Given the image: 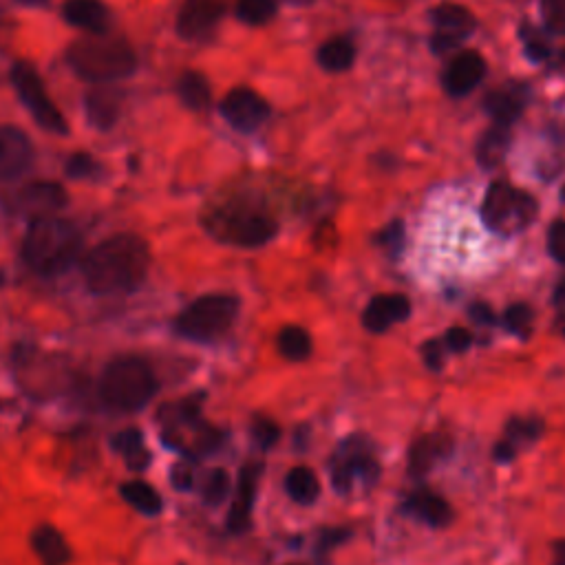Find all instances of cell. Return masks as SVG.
<instances>
[{"label":"cell","instance_id":"50","mask_svg":"<svg viewBox=\"0 0 565 565\" xmlns=\"http://www.w3.org/2000/svg\"><path fill=\"white\" fill-rule=\"evenodd\" d=\"M292 565H298V563H292Z\"/></svg>","mask_w":565,"mask_h":565},{"label":"cell","instance_id":"46","mask_svg":"<svg viewBox=\"0 0 565 565\" xmlns=\"http://www.w3.org/2000/svg\"><path fill=\"white\" fill-rule=\"evenodd\" d=\"M554 550H557V565H565V541H559Z\"/></svg>","mask_w":565,"mask_h":565},{"label":"cell","instance_id":"43","mask_svg":"<svg viewBox=\"0 0 565 565\" xmlns=\"http://www.w3.org/2000/svg\"><path fill=\"white\" fill-rule=\"evenodd\" d=\"M402 237H404V232H402V223H393L391 228H387L385 232H382V245H387L389 252L391 254H398L400 252V245H402Z\"/></svg>","mask_w":565,"mask_h":565},{"label":"cell","instance_id":"48","mask_svg":"<svg viewBox=\"0 0 565 565\" xmlns=\"http://www.w3.org/2000/svg\"><path fill=\"white\" fill-rule=\"evenodd\" d=\"M18 3L29 5V7H36V5H45V3H47V0H18Z\"/></svg>","mask_w":565,"mask_h":565},{"label":"cell","instance_id":"8","mask_svg":"<svg viewBox=\"0 0 565 565\" xmlns=\"http://www.w3.org/2000/svg\"><path fill=\"white\" fill-rule=\"evenodd\" d=\"M212 232L223 241L241 245V248H257L274 237L276 221L261 208L234 204L217 212L215 221H212Z\"/></svg>","mask_w":565,"mask_h":565},{"label":"cell","instance_id":"5","mask_svg":"<svg viewBox=\"0 0 565 565\" xmlns=\"http://www.w3.org/2000/svg\"><path fill=\"white\" fill-rule=\"evenodd\" d=\"M239 314V301L230 294H208L190 303L177 316L175 329L188 340L212 343L230 332L234 318Z\"/></svg>","mask_w":565,"mask_h":565},{"label":"cell","instance_id":"3","mask_svg":"<svg viewBox=\"0 0 565 565\" xmlns=\"http://www.w3.org/2000/svg\"><path fill=\"white\" fill-rule=\"evenodd\" d=\"M67 62L80 78L89 82L124 80L137 69V56L129 42L102 34L73 42L67 51Z\"/></svg>","mask_w":565,"mask_h":565},{"label":"cell","instance_id":"25","mask_svg":"<svg viewBox=\"0 0 565 565\" xmlns=\"http://www.w3.org/2000/svg\"><path fill=\"white\" fill-rule=\"evenodd\" d=\"M451 442L446 440L444 435H426L422 440H418L413 444L411 449V460H409V468L411 475L422 477L433 468V464L440 460V457L449 451Z\"/></svg>","mask_w":565,"mask_h":565},{"label":"cell","instance_id":"30","mask_svg":"<svg viewBox=\"0 0 565 565\" xmlns=\"http://www.w3.org/2000/svg\"><path fill=\"white\" fill-rule=\"evenodd\" d=\"M120 495L129 501L137 513L155 517L162 513V497L146 482H126L120 486Z\"/></svg>","mask_w":565,"mask_h":565},{"label":"cell","instance_id":"6","mask_svg":"<svg viewBox=\"0 0 565 565\" xmlns=\"http://www.w3.org/2000/svg\"><path fill=\"white\" fill-rule=\"evenodd\" d=\"M164 429V440L175 449L190 455H206L217 449L221 440L219 431L212 429L199 415L197 400L168 404L159 415Z\"/></svg>","mask_w":565,"mask_h":565},{"label":"cell","instance_id":"17","mask_svg":"<svg viewBox=\"0 0 565 565\" xmlns=\"http://www.w3.org/2000/svg\"><path fill=\"white\" fill-rule=\"evenodd\" d=\"M261 471H263V466L259 462H248L241 468L239 488H237V495H234L230 515H228V528L232 532H243L250 528L252 506H254V497H257Z\"/></svg>","mask_w":565,"mask_h":565},{"label":"cell","instance_id":"7","mask_svg":"<svg viewBox=\"0 0 565 565\" xmlns=\"http://www.w3.org/2000/svg\"><path fill=\"white\" fill-rule=\"evenodd\" d=\"M482 217L486 226L497 234H517L535 221L537 201L530 193L517 190L506 181H495L486 193Z\"/></svg>","mask_w":565,"mask_h":565},{"label":"cell","instance_id":"32","mask_svg":"<svg viewBox=\"0 0 565 565\" xmlns=\"http://www.w3.org/2000/svg\"><path fill=\"white\" fill-rule=\"evenodd\" d=\"M281 354L292 360V362H303L309 354H312V338L298 325H287L281 329L279 338H276Z\"/></svg>","mask_w":565,"mask_h":565},{"label":"cell","instance_id":"44","mask_svg":"<svg viewBox=\"0 0 565 565\" xmlns=\"http://www.w3.org/2000/svg\"><path fill=\"white\" fill-rule=\"evenodd\" d=\"M424 360L431 369H440L442 362H444V345L435 343V340H433V343H426L424 345Z\"/></svg>","mask_w":565,"mask_h":565},{"label":"cell","instance_id":"31","mask_svg":"<svg viewBox=\"0 0 565 565\" xmlns=\"http://www.w3.org/2000/svg\"><path fill=\"white\" fill-rule=\"evenodd\" d=\"M177 91H179L181 102H184L188 109H193V111L208 109L210 87H208V80L201 76V73H197V71L184 73L179 84H177Z\"/></svg>","mask_w":565,"mask_h":565},{"label":"cell","instance_id":"23","mask_svg":"<svg viewBox=\"0 0 565 565\" xmlns=\"http://www.w3.org/2000/svg\"><path fill=\"white\" fill-rule=\"evenodd\" d=\"M541 435V422L537 418H515L506 426V440L497 444L495 457L499 462H510L521 446L535 442Z\"/></svg>","mask_w":565,"mask_h":565},{"label":"cell","instance_id":"41","mask_svg":"<svg viewBox=\"0 0 565 565\" xmlns=\"http://www.w3.org/2000/svg\"><path fill=\"white\" fill-rule=\"evenodd\" d=\"M471 343H473V336L468 334V329L464 327H453L444 338V347L453 351V354H462V351L471 347Z\"/></svg>","mask_w":565,"mask_h":565},{"label":"cell","instance_id":"15","mask_svg":"<svg viewBox=\"0 0 565 565\" xmlns=\"http://www.w3.org/2000/svg\"><path fill=\"white\" fill-rule=\"evenodd\" d=\"M65 206H67L65 188L60 184H53V181H34V184L20 188L16 195L18 212H23V215L34 219L53 217Z\"/></svg>","mask_w":565,"mask_h":565},{"label":"cell","instance_id":"28","mask_svg":"<svg viewBox=\"0 0 565 565\" xmlns=\"http://www.w3.org/2000/svg\"><path fill=\"white\" fill-rule=\"evenodd\" d=\"M510 126L495 124L493 129H488L482 140L477 144V159L484 168H495L504 159L508 146H510Z\"/></svg>","mask_w":565,"mask_h":565},{"label":"cell","instance_id":"47","mask_svg":"<svg viewBox=\"0 0 565 565\" xmlns=\"http://www.w3.org/2000/svg\"><path fill=\"white\" fill-rule=\"evenodd\" d=\"M554 301H557V305H565V281L557 287V294H554Z\"/></svg>","mask_w":565,"mask_h":565},{"label":"cell","instance_id":"45","mask_svg":"<svg viewBox=\"0 0 565 565\" xmlns=\"http://www.w3.org/2000/svg\"><path fill=\"white\" fill-rule=\"evenodd\" d=\"M173 482L177 488L181 490H188L190 486H193V471H190L188 466L184 464H179L175 466V471H173Z\"/></svg>","mask_w":565,"mask_h":565},{"label":"cell","instance_id":"34","mask_svg":"<svg viewBox=\"0 0 565 565\" xmlns=\"http://www.w3.org/2000/svg\"><path fill=\"white\" fill-rule=\"evenodd\" d=\"M504 323L510 334H515L519 338H528L532 332V325H535V314H532L530 305L515 303L506 309Z\"/></svg>","mask_w":565,"mask_h":565},{"label":"cell","instance_id":"18","mask_svg":"<svg viewBox=\"0 0 565 565\" xmlns=\"http://www.w3.org/2000/svg\"><path fill=\"white\" fill-rule=\"evenodd\" d=\"M411 316V301L402 294H382L367 305L362 314V323L373 334L387 332L391 325L407 321Z\"/></svg>","mask_w":565,"mask_h":565},{"label":"cell","instance_id":"37","mask_svg":"<svg viewBox=\"0 0 565 565\" xmlns=\"http://www.w3.org/2000/svg\"><path fill=\"white\" fill-rule=\"evenodd\" d=\"M541 18L548 31L565 36V0H541Z\"/></svg>","mask_w":565,"mask_h":565},{"label":"cell","instance_id":"16","mask_svg":"<svg viewBox=\"0 0 565 565\" xmlns=\"http://www.w3.org/2000/svg\"><path fill=\"white\" fill-rule=\"evenodd\" d=\"M34 148L16 126H0V181H12L31 166Z\"/></svg>","mask_w":565,"mask_h":565},{"label":"cell","instance_id":"10","mask_svg":"<svg viewBox=\"0 0 565 565\" xmlns=\"http://www.w3.org/2000/svg\"><path fill=\"white\" fill-rule=\"evenodd\" d=\"M378 475L380 468L371 457L365 437H351V440H347L332 462V484L338 493H349L356 477L371 486Z\"/></svg>","mask_w":565,"mask_h":565},{"label":"cell","instance_id":"13","mask_svg":"<svg viewBox=\"0 0 565 565\" xmlns=\"http://www.w3.org/2000/svg\"><path fill=\"white\" fill-rule=\"evenodd\" d=\"M228 0H184L177 16V31L186 40H204L226 16Z\"/></svg>","mask_w":565,"mask_h":565},{"label":"cell","instance_id":"39","mask_svg":"<svg viewBox=\"0 0 565 565\" xmlns=\"http://www.w3.org/2000/svg\"><path fill=\"white\" fill-rule=\"evenodd\" d=\"M548 250L554 261L565 265V219L554 221L548 232Z\"/></svg>","mask_w":565,"mask_h":565},{"label":"cell","instance_id":"33","mask_svg":"<svg viewBox=\"0 0 565 565\" xmlns=\"http://www.w3.org/2000/svg\"><path fill=\"white\" fill-rule=\"evenodd\" d=\"M276 14V0H237V16L245 25H265Z\"/></svg>","mask_w":565,"mask_h":565},{"label":"cell","instance_id":"24","mask_svg":"<svg viewBox=\"0 0 565 565\" xmlns=\"http://www.w3.org/2000/svg\"><path fill=\"white\" fill-rule=\"evenodd\" d=\"M31 546L42 565H67L71 561L69 543L51 526H38L31 535Z\"/></svg>","mask_w":565,"mask_h":565},{"label":"cell","instance_id":"14","mask_svg":"<svg viewBox=\"0 0 565 565\" xmlns=\"http://www.w3.org/2000/svg\"><path fill=\"white\" fill-rule=\"evenodd\" d=\"M484 78H486V60L479 51L468 49L457 53V56L449 62V67H446L442 76V84L446 93L453 95V98H462V95H468L473 89H477Z\"/></svg>","mask_w":565,"mask_h":565},{"label":"cell","instance_id":"1","mask_svg":"<svg viewBox=\"0 0 565 565\" xmlns=\"http://www.w3.org/2000/svg\"><path fill=\"white\" fill-rule=\"evenodd\" d=\"M151 268V250L137 234H115L89 250L82 259V274L95 294H129Z\"/></svg>","mask_w":565,"mask_h":565},{"label":"cell","instance_id":"22","mask_svg":"<svg viewBox=\"0 0 565 565\" xmlns=\"http://www.w3.org/2000/svg\"><path fill=\"white\" fill-rule=\"evenodd\" d=\"M87 117L89 122L95 126V129L106 131L117 122V115H120V106H122V95L117 93L115 89H93L87 100Z\"/></svg>","mask_w":565,"mask_h":565},{"label":"cell","instance_id":"19","mask_svg":"<svg viewBox=\"0 0 565 565\" xmlns=\"http://www.w3.org/2000/svg\"><path fill=\"white\" fill-rule=\"evenodd\" d=\"M526 89L519 84H501L484 98V109L495 124L510 126L524 113Z\"/></svg>","mask_w":565,"mask_h":565},{"label":"cell","instance_id":"35","mask_svg":"<svg viewBox=\"0 0 565 565\" xmlns=\"http://www.w3.org/2000/svg\"><path fill=\"white\" fill-rule=\"evenodd\" d=\"M230 493V475L226 468H212V471L204 479V488H201V495H204L206 504L217 506Z\"/></svg>","mask_w":565,"mask_h":565},{"label":"cell","instance_id":"26","mask_svg":"<svg viewBox=\"0 0 565 565\" xmlns=\"http://www.w3.org/2000/svg\"><path fill=\"white\" fill-rule=\"evenodd\" d=\"M356 60V47L354 42L345 36H336L323 42L318 49V65H321L329 73H340L347 71Z\"/></svg>","mask_w":565,"mask_h":565},{"label":"cell","instance_id":"42","mask_svg":"<svg viewBox=\"0 0 565 565\" xmlns=\"http://www.w3.org/2000/svg\"><path fill=\"white\" fill-rule=\"evenodd\" d=\"M468 316H471L477 325H493L495 323L493 307H490L488 303H482V301H477V303L468 307Z\"/></svg>","mask_w":565,"mask_h":565},{"label":"cell","instance_id":"2","mask_svg":"<svg viewBox=\"0 0 565 565\" xmlns=\"http://www.w3.org/2000/svg\"><path fill=\"white\" fill-rule=\"evenodd\" d=\"M82 234L71 221L58 217L36 219L25 234L23 261L42 276L65 272L80 257Z\"/></svg>","mask_w":565,"mask_h":565},{"label":"cell","instance_id":"21","mask_svg":"<svg viewBox=\"0 0 565 565\" xmlns=\"http://www.w3.org/2000/svg\"><path fill=\"white\" fill-rule=\"evenodd\" d=\"M404 510L411 517H418L422 519L424 524L435 526V528H442L451 521V506L446 504V499L429 493V490H418V493H413L407 501H404Z\"/></svg>","mask_w":565,"mask_h":565},{"label":"cell","instance_id":"36","mask_svg":"<svg viewBox=\"0 0 565 565\" xmlns=\"http://www.w3.org/2000/svg\"><path fill=\"white\" fill-rule=\"evenodd\" d=\"M521 42H524V49L528 56L532 60H546L550 58V42L548 38L541 34V31L537 27H532L530 23H524V27H521Z\"/></svg>","mask_w":565,"mask_h":565},{"label":"cell","instance_id":"11","mask_svg":"<svg viewBox=\"0 0 565 565\" xmlns=\"http://www.w3.org/2000/svg\"><path fill=\"white\" fill-rule=\"evenodd\" d=\"M435 34L431 47L435 53H446L455 49L475 31V16L466 7L455 3H442L431 12Z\"/></svg>","mask_w":565,"mask_h":565},{"label":"cell","instance_id":"49","mask_svg":"<svg viewBox=\"0 0 565 565\" xmlns=\"http://www.w3.org/2000/svg\"><path fill=\"white\" fill-rule=\"evenodd\" d=\"M561 199L565 201V186H563V190H561Z\"/></svg>","mask_w":565,"mask_h":565},{"label":"cell","instance_id":"38","mask_svg":"<svg viewBox=\"0 0 565 565\" xmlns=\"http://www.w3.org/2000/svg\"><path fill=\"white\" fill-rule=\"evenodd\" d=\"M281 429L268 418H257L252 422V440L259 444V449L268 451L272 446L279 442Z\"/></svg>","mask_w":565,"mask_h":565},{"label":"cell","instance_id":"29","mask_svg":"<svg viewBox=\"0 0 565 565\" xmlns=\"http://www.w3.org/2000/svg\"><path fill=\"white\" fill-rule=\"evenodd\" d=\"M115 451L124 457V462L129 464L133 471H144L151 462V453H148L144 437L137 429H126L113 440Z\"/></svg>","mask_w":565,"mask_h":565},{"label":"cell","instance_id":"12","mask_svg":"<svg viewBox=\"0 0 565 565\" xmlns=\"http://www.w3.org/2000/svg\"><path fill=\"white\" fill-rule=\"evenodd\" d=\"M221 115L226 117V122L232 126V129L252 133L268 122L270 104L252 89L239 87L232 89L226 98H223Z\"/></svg>","mask_w":565,"mask_h":565},{"label":"cell","instance_id":"20","mask_svg":"<svg viewBox=\"0 0 565 565\" xmlns=\"http://www.w3.org/2000/svg\"><path fill=\"white\" fill-rule=\"evenodd\" d=\"M62 14L69 25L89 31V34H104L106 25H109V12L100 0H67Z\"/></svg>","mask_w":565,"mask_h":565},{"label":"cell","instance_id":"40","mask_svg":"<svg viewBox=\"0 0 565 565\" xmlns=\"http://www.w3.org/2000/svg\"><path fill=\"white\" fill-rule=\"evenodd\" d=\"M95 170H98V164H95V159L89 155H73L67 164V173L76 179L91 177Z\"/></svg>","mask_w":565,"mask_h":565},{"label":"cell","instance_id":"4","mask_svg":"<svg viewBox=\"0 0 565 565\" xmlns=\"http://www.w3.org/2000/svg\"><path fill=\"white\" fill-rule=\"evenodd\" d=\"M157 380L153 369L142 358L124 356L104 369L100 380V398L106 407L122 413L144 409L153 400Z\"/></svg>","mask_w":565,"mask_h":565},{"label":"cell","instance_id":"27","mask_svg":"<svg viewBox=\"0 0 565 565\" xmlns=\"http://www.w3.org/2000/svg\"><path fill=\"white\" fill-rule=\"evenodd\" d=\"M285 488H287V495H290L296 504H301V506L314 504L318 495H321V482H318V477L312 468H307V466L292 468V471L287 473Z\"/></svg>","mask_w":565,"mask_h":565},{"label":"cell","instance_id":"9","mask_svg":"<svg viewBox=\"0 0 565 565\" xmlns=\"http://www.w3.org/2000/svg\"><path fill=\"white\" fill-rule=\"evenodd\" d=\"M12 82L18 93V98L23 100L31 117L42 126V129L56 135H67L69 126L65 115L58 111V106L47 95L45 84H42L38 71L27 65V62H18L12 69Z\"/></svg>","mask_w":565,"mask_h":565}]
</instances>
